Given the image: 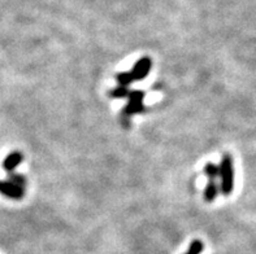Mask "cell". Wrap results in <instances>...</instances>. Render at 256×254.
I'll use <instances>...</instances> for the list:
<instances>
[{"mask_svg": "<svg viewBox=\"0 0 256 254\" xmlns=\"http://www.w3.org/2000/svg\"><path fill=\"white\" fill-rule=\"evenodd\" d=\"M203 173L208 178V180L220 179V165H216L214 162H208V164L204 165Z\"/></svg>", "mask_w": 256, "mask_h": 254, "instance_id": "7", "label": "cell"}, {"mask_svg": "<svg viewBox=\"0 0 256 254\" xmlns=\"http://www.w3.org/2000/svg\"><path fill=\"white\" fill-rule=\"evenodd\" d=\"M144 96H146V93H144V91H142V90H133V91H130L129 97H128V100H129V101H136V103H143V100H144Z\"/></svg>", "mask_w": 256, "mask_h": 254, "instance_id": "12", "label": "cell"}, {"mask_svg": "<svg viewBox=\"0 0 256 254\" xmlns=\"http://www.w3.org/2000/svg\"><path fill=\"white\" fill-rule=\"evenodd\" d=\"M151 68H152V60H151V57H148V56H143V57H140V60L134 64V66L132 68L130 73L133 75L134 81H143V79H146L147 75L150 74Z\"/></svg>", "mask_w": 256, "mask_h": 254, "instance_id": "2", "label": "cell"}, {"mask_svg": "<svg viewBox=\"0 0 256 254\" xmlns=\"http://www.w3.org/2000/svg\"><path fill=\"white\" fill-rule=\"evenodd\" d=\"M24 161V155L18 151H13L10 152V155L4 158L3 161V168L6 173H13V170L16 168H18L20 165L22 164Z\"/></svg>", "mask_w": 256, "mask_h": 254, "instance_id": "4", "label": "cell"}, {"mask_svg": "<svg viewBox=\"0 0 256 254\" xmlns=\"http://www.w3.org/2000/svg\"><path fill=\"white\" fill-rule=\"evenodd\" d=\"M6 180H10V183L16 184V186L22 187V188H25L26 184H28V180H26V178L24 177L22 174L14 173V171L8 174V178H6Z\"/></svg>", "mask_w": 256, "mask_h": 254, "instance_id": "10", "label": "cell"}, {"mask_svg": "<svg viewBox=\"0 0 256 254\" xmlns=\"http://www.w3.org/2000/svg\"><path fill=\"white\" fill-rule=\"evenodd\" d=\"M146 112V105L143 103H136V101H128V104L122 108V116L129 118L136 114Z\"/></svg>", "mask_w": 256, "mask_h": 254, "instance_id": "6", "label": "cell"}, {"mask_svg": "<svg viewBox=\"0 0 256 254\" xmlns=\"http://www.w3.org/2000/svg\"><path fill=\"white\" fill-rule=\"evenodd\" d=\"M220 193L221 188L220 183H218V180H208V183L204 187V191H203V197H204L207 203H214Z\"/></svg>", "mask_w": 256, "mask_h": 254, "instance_id": "5", "label": "cell"}, {"mask_svg": "<svg viewBox=\"0 0 256 254\" xmlns=\"http://www.w3.org/2000/svg\"><path fill=\"white\" fill-rule=\"evenodd\" d=\"M129 93L130 90L129 87H124V86H117L112 90L108 91V96L110 99H117V100H121V99H128L129 97Z\"/></svg>", "mask_w": 256, "mask_h": 254, "instance_id": "8", "label": "cell"}, {"mask_svg": "<svg viewBox=\"0 0 256 254\" xmlns=\"http://www.w3.org/2000/svg\"><path fill=\"white\" fill-rule=\"evenodd\" d=\"M116 81L117 83H118V86H124V87H129L133 82H136L130 71H121V73H117Z\"/></svg>", "mask_w": 256, "mask_h": 254, "instance_id": "9", "label": "cell"}, {"mask_svg": "<svg viewBox=\"0 0 256 254\" xmlns=\"http://www.w3.org/2000/svg\"><path fill=\"white\" fill-rule=\"evenodd\" d=\"M220 188L224 196H230L234 190V165L233 157L225 153L220 162Z\"/></svg>", "mask_w": 256, "mask_h": 254, "instance_id": "1", "label": "cell"}, {"mask_svg": "<svg viewBox=\"0 0 256 254\" xmlns=\"http://www.w3.org/2000/svg\"><path fill=\"white\" fill-rule=\"evenodd\" d=\"M0 193L12 200H22L25 196V188L10 183V180H0Z\"/></svg>", "mask_w": 256, "mask_h": 254, "instance_id": "3", "label": "cell"}, {"mask_svg": "<svg viewBox=\"0 0 256 254\" xmlns=\"http://www.w3.org/2000/svg\"><path fill=\"white\" fill-rule=\"evenodd\" d=\"M203 249H204V245H203V243L200 240H192L188 249L186 251V253L184 254H200L203 252Z\"/></svg>", "mask_w": 256, "mask_h": 254, "instance_id": "11", "label": "cell"}]
</instances>
